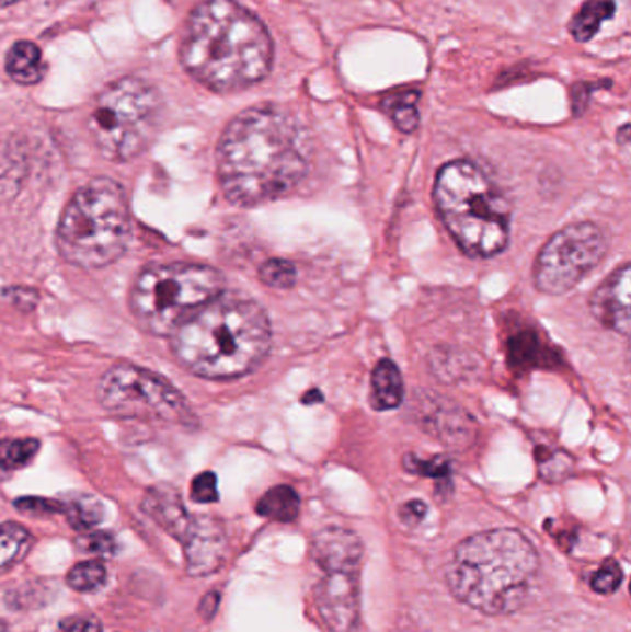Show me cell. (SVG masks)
<instances>
[{
    "mask_svg": "<svg viewBox=\"0 0 631 632\" xmlns=\"http://www.w3.org/2000/svg\"><path fill=\"white\" fill-rule=\"evenodd\" d=\"M0 632H8L7 627L2 625V623H0Z\"/></svg>",
    "mask_w": 631,
    "mask_h": 632,
    "instance_id": "obj_37",
    "label": "cell"
},
{
    "mask_svg": "<svg viewBox=\"0 0 631 632\" xmlns=\"http://www.w3.org/2000/svg\"><path fill=\"white\" fill-rule=\"evenodd\" d=\"M4 298L23 311H31L36 308L37 303L36 290L28 289V287H12V289L4 290Z\"/></svg>",
    "mask_w": 631,
    "mask_h": 632,
    "instance_id": "obj_31",
    "label": "cell"
},
{
    "mask_svg": "<svg viewBox=\"0 0 631 632\" xmlns=\"http://www.w3.org/2000/svg\"><path fill=\"white\" fill-rule=\"evenodd\" d=\"M80 550L88 551V553H96V555H114L117 550L115 538L110 532H88L85 537L78 540Z\"/></svg>",
    "mask_w": 631,
    "mask_h": 632,
    "instance_id": "obj_27",
    "label": "cell"
},
{
    "mask_svg": "<svg viewBox=\"0 0 631 632\" xmlns=\"http://www.w3.org/2000/svg\"><path fill=\"white\" fill-rule=\"evenodd\" d=\"M608 254V239L593 222L558 231L537 255L534 279L544 295H565L578 287Z\"/></svg>",
    "mask_w": 631,
    "mask_h": 632,
    "instance_id": "obj_10",
    "label": "cell"
},
{
    "mask_svg": "<svg viewBox=\"0 0 631 632\" xmlns=\"http://www.w3.org/2000/svg\"><path fill=\"white\" fill-rule=\"evenodd\" d=\"M130 239L125 191L110 177H95L74 193L61 215L56 246L61 257L84 271L112 265Z\"/></svg>",
    "mask_w": 631,
    "mask_h": 632,
    "instance_id": "obj_6",
    "label": "cell"
},
{
    "mask_svg": "<svg viewBox=\"0 0 631 632\" xmlns=\"http://www.w3.org/2000/svg\"><path fill=\"white\" fill-rule=\"evenodd\" d=\"M404 400V381L393 360L383 359L376 365L370 378V403L376 411L400 407Z\"/></svg>",
    "mask_w": 631,
    "mask_h": 632,
    "instance_id": "obj_16",
    "label": "cell"
},
{
    "mask_svg": "<svg viewBox=\"0 0 631 632\" xmlns=\"http://www.w3.org/2000/svg\"><path fill=\"white\" fill-rule=\"evenodd\" d=\"M144 510L152 520L165 529L171 537L176 540H184L185 532L190 529L191 520L187 510H185L182 497L173 486L158 485L150 489L145 494Z\"/></svg>",
    "mask_w": 631,
    "mask_h": 632,
    "instance_id": "obj_15",
    "label": "cell"
},
{
    "mask_svg": "<svg viewBox=\"0 0 631 632\" xmlns=\"http://www.w3.org/2000/svg\"><path fill=\"white\" fill-rule=\"evenodd\" d=\"M405 468L410 472L428 478L443 479L450 473V464L445 459H432V461H418L415 456L405 457Z\"/></svg>",
    "mask_w": 631,
    "mask_h": 632,
    "instance_id": "obj_29",
    "label": "cell"
},
{
    "mask_svg": "<svg viewBox=\"0 0 631 632\" xmlns=\"http://www.w3.org/2000/svg\"><path fill=\"white\" fill-rule=\"evenodd\" d=\"M31 532L23 526L8 521L0 526V567L8 566L18 561L24 551L31 545Z\"/></svg>",
    "mask_w": 631,
    "mask_h": 632,
    "instance_id": "obj_23",
    "label": "cell"
},
{
    "mask_svg": "<svg viewBox=\"0 0 631 632\" xmlns=\"http://www.w3.org/2000/svg\"><path fill=\"white\" fill-rule=\"evenodd\" d=\"M311 553L317 566L328 567H359L364 561V544L358 535L343 529V527H326L317 532L311 544Z\"/></svg>",
    "mask_w": 631,
    "mask_h": 632,
    "instance_id": "obj_14",
    "label": "cell"
},
{
    "mask_svg": "<svg viewBox=\"0 0 631 632\" xmlns=\"http://www.w3.org/2000/svg\"><path fill=\"white\" fill-rule=\"evenodd\" d=\"M622 579H624L622 566L613 559H608L590 577V588L601 596H611L619 590Z\"/></svg>",
    "mask_w": 631,
    "mask_h": 632,
    "instance_id": "obj_26",
    "label": "cell"
},
{
    "mask_svg": "<svg viewBox=\"0 0 631 632\" xmlns=\"http://www.w3.org/2000/svg\"><path fill=\"white\" fill-rule=\"evenodd\" d=\"M613 0H585L576 15L571 19L569 30L578 42L585 43L596 36L601 23L613 18Z\"/></svg>",
    "mask_w": 631,
    "mask_h": 632,
    "instance_id": "obj_18",
    "label": "cell"
},
{
    "mask_svg": "<svg viewBox=\"0 0 631 632\" xmlns=\"http://www.w3.org/2000/svg\"><path fill=\"white\" fill-rule=\"evenodd\" d=\"M273 56L265 24L238 0H203L191 12L180 43L185 71L219 93L262 82Z\"/></svg>",
    "mask_w": 631,
    "mask_h": 632,
    "instance_id": "obj_2",
    "label": "cell"
},
{
    "mask_svg": "<svg viewBox=\"0 0 631 632\" xmlns=\"http://www.w3.org/2000/svg\"><path fill=\"white\" fill-rule=\"evenodd\" d=\"M61 632H102L101 621L96 618H82V616H77V618H67V620L60 623Z\"/></svg>",
    "mask_w": 631,
    "mask_h": 632,
    "instance_id": "obj_32",
    "label": "cell"
},
{
    "mask_svg": "<svg viewBox=\"0 0 631 632\" xmlns=\"http://www.w3.org/2000/svg\"><path fill=\"white\" fill-rule=\"evenodd\" d=\"M256 510L257 515H262L263 518L289 524V521L297 520L298 513H300V497L291 486H274L257 502Z\"/></svg>",
    "mask_w": 631,
    "mask_h": 632,
    "instance_id": "obj_19",
    "label": "cell"
},
{
    "mask_svg": "<svg viewBox=\"0 0 631 632\" xmlns=\"http://www.w3.org/2000/svg\"><path fill=\"white\" fill-rule=\"evenodd\" d=\"M7 72L13 82L21 83V85H34V83L42 82L47 72L42 48L32 42L13 43L7 54Z\"/></svg>",
    "mask_w": 631,
    "mask_h": 632,
    "instance_id": "obj_17",
    "label": "cell"
},
{
    "mask_svg": "<svg viewBox=\"0 0 631 632\" xmlns=\"http://www.w3.org/2000/svg\"><path fill=\"white\" fill-rule=\"evenodd\" d=\"M219 271L197 263L150 266L131 290L134 319L152 335H173L182 322L222 295Z\"/></svg>",
    "mask_w": 631,
    "mask_h": 632,
    "instance_id": "obj_7",
    "label": "cell"
},
{
    "mask_svg": "<svg viewBox=\"0 0 631 632\" xmlns=\"http://www.w3.org/2000/svg\"><path fill=\"white\" fill-rule=\"evenodd\" d=\"M217 607H219V594L211 591V594L204 597L203 604H200V614H203L206 620H211Z\"/></svg>",
    "mask_w": 631,
    "mask_h": 632,
    "instance_id": "obj_34",
    "label": "cell"
},
{
    "mask_svg": "<svg viewBox=\"0 0 631 632\" xmlns=\"http://www.w3.org/2000/svg\"><path fill=\"white\" fill-rule=\"evenodd\" d=\"M191 497L197 503H215L219 499L217 491V478L215 473L204 472L193 479L191 483Z\"/></svg>",
    "mask_w": 631,
    "mask_h": 632,
    "instance_id": "obj_28",
    "label": "cell"
},
{
    "mask_svg": "<svg viewBox=\"0 0 631 632\" xmlns=\"http://www.w3.org/2000/svg\"><path fill=\"white\" fill-rule=\"evenodd\" d=\"M317 583V610L332 632H354L359 620V567H328Z\"/></svg>",
    "mask_w": 631,
    "mask_h": 632,
    "instance_id": "obj_11",
    "label": "cell"
},
{
    "mask_svg": "<svg viewBox=\"0 0 631 632\" xmlns=\"http://www.w3.org/2000/svg\"><path fill=\"white\" fill-rule=\"evenodd\" d=\"M15 2H21V0H0V8L12 7Z\"/></svg>",
    "mask_w": 631,
    "mask_h": 632,
    "instance_id": "obj_36",
    "label": "cell"
},
{
    "mask_svg": "<svg viewBox=\"0 0 631 632\" xmlns=\"http://www.w3.org/2000/svg\"><path fill=\"white\" fill-rule=\"evenodd\" d=\"M160 117V93L141 78H121L96 96L91 139L107 160L130 161L152 142Z\"/></svg>",
    "mask_w": 631,
    "mask_h": 632,
    "instance_id": "obj_8",
    "label": "cell"
},
{
    "mask_svg": "<svg viewBox=\"0 0 631 632\" xmlns=\"http://www.w3.org/2000/svg\"><path fill=\"white\" fill-rule=\"evenodd\" d=\"M107 572L101 561L80 562L67 575V585L77 591H95L106 585Z\"/></svg>",
    "mask_w": 631,
    "mask_h": 632,
    "instance_id": "obj_24",
    "label": "cell"
},
{
    "mask_svg": "<svg viewBox=\"0 0 631 632\" xmlns=\"http://www.w3.org/2000/svg\"><path fill=\"white\" fill-rule=\"evenodd\" d=\"M187 561V574L204 577L214 574L227 555V532L214 518H195L182 540Z\"/></svg>",
    "mask_w": 631,
    "mask_h": 632,
    "instance_id": "obj_12",
    "label": "cell"
},
{
    "mask_svg": "<svg viewBox=\"0 0 631 632\" xmlns=\"http://www.w3.org/2000/svg\"><path fill=\"white\" fill-rule=\"evenodd\" d=\"M273 343L267 311L251 298L217 296L173 331L182 367L200 378L232 379L252 372Z\"/></svg>",
    "mask_w": 631,
    "mask_h": 632,
    "instance_id": "obj_3",
    "label": "cell"
},
{
    "mask_svg": "<svg viewBox=\"0 0 631 632\" xmlns=\"http://www.w3.org/2000/svg\"><path fill=\"white\" fill-rule=\"evenodd\" d=\"M15 507H18L21 513H31V515L61 513V502L42 499V497H23V499L15 502Z\"/></svg>",
    "mask_w": 631,
    "mask_h": 632,
    "instance_id": "obj_30",
    "label": "cell"
},
{
    "mask_svg": "<svg viewBox=\"0 0 631 632\" xmlns=\"http://www.w3.org/2000/svg\"><path fill=\"white\" fill-rule=\"evenodd\" d=\"M435 204L459 249L493 257L506 249L512 206L487 174L471 161H450L435 180Z\"/></svg>",
    "mask_w": 631,
    "mask_h": 632,
    "instance_id": "obj_5",
    "label": "cell"
},
{
    "mask_svg": "<svg viewBox=\"0 0 631 632\" xmlns=\"http://www.w3.org/2000/svg\"><path fill=\"white\" fill-rule=\"evenodd\" d=\"M311 137L278 106L239 113L217 147V176L236 206H257L295 189L310 171Z\"/></svg>",
    "mask_w": 631,
    "mask_h": 632,
    "instance_id": "obj_1",
    "label": "cell"
},
{
    "mask_svg": "<svg viewBox=\"0 0 631 632\" xmlns=\"http://www.w3.org/2000/svg\"><path fill=\"white\" fill-rule=\"evenodd\" d=\"M590 313L604 328L620 335L630 333V265L609 274L590 296Z\"/></svg>",
    "mask_w": 631,
    "mask_h": 632,
    "instance_id": "obj_13",
    "label": "cell"
},
{
    "mask_svg": "<svg viewBox=\"0 0 631 632\" xmlns=\"http://www.w3.org/2000/svg\"><path fill=\"white\" fill-rule=\"evenodd\" d=\"M99 400L102 407L121 418L160 420L171 424H187L193 420L190 405L173 383L136 365L110 368L99 387Z\"/></svg>",
    "mask_w": 631,
    "mask_h": 632,
    "instance_id": "obj_9",
    "label": "cell"
},
{
    "mask_svg": "<svg viewBox=\"0 0 631 632\" xmlns=\"http://www.w3.org/2000/svg\"><path fill=\"white\" fill-rule=\"evenodd\" d=\"M61 513L77 531H91L101 524L104 518V508L95 497L72 496L67 502H61Z\"/></svg>",
    "mask_w": 631,
    "mask_h": 632,
    "instance_id": "obj_22",
    "label": "cell"
},
{
    "mask_svg": "<svg viewBox=\"0 0 631 632\" xmlns=\"http://www.w3.org/2000/svg\"><path fill=\"white\" fill-rule=\"evenodd\" d=\"M399 515L400 520L404 521L405 526H418L424 520V516H426V505L423 502H418V499H413V502H408L400 507Z\"/></svg>",
    "mask_w": 631,
    "mask_h": 632,
    "instance_id": "obj_33",
    "label": "cell"
},
{
    "mask_svg": "<svg viewBox=\"0 0 631 632\" xmlns=\"http://www.w3.org/2000/svg\"><path fill=\"white\" fill-rule=\"evenodd\" d=\"M297 276L291 261L268 260L260 266V279L273 289H291L297 284Z\"/></svg>",
    "mask_w": 631,
    "mask_h": 632,
    "instance_id": "obj_25",
    "label": "cell"
},
{
    "mask_svg": "<svg viewBox=\"0 0 631 632\" xmlns=\"http://www.w3.org/2000/svg\"><path fill=\"white\" fill-rule=\"evenodd\" d=\"M539 572V555L517 529H491L467 538L448 564V588L461 604L487 616L517 612Z\"/></svg>",
    "mask_w": 631,
    "mask_h": 632,
    "instance_id": "obj_4",
    "label": "cell"
},
{
    "mask_svg": "<svg viewBox=\"0 0 631 632\" xmlns=\"http://www.w3.org/2000/svg\"><path fill=\"white\" fill-rule=\"evenodd\" d=\"M417 101L418 91H399L386 96L381 101V106L391 115L400 131L411 134L417 130L418 126Z\"/></svg>",
    "mask_w": 631,
    "mask_h": 632,
    "instance_id": "obj_21",
    "label": "cell"
},
{
    "mask_svg": "<svg viewBox=\"0 0 631 632\" xmlns=\"http://www.w3.org/2000/svg\"><path fill=\"white\" fill-rule=\"evenodd\" d=\"M321 400H322V394L317 389L311 390V392H310V394H308V397L302 398V402H305L306 405H311V403H313V402H321Z\"/></svg>",
    "mask_w": 631,
    "mask_h": 632,
    "instance_id": "obj_35",
    "label": "cell"
},
{
    "mask_svg": "<svg viewBox=\"0 0 631 632\" xmlns=\"http://www.w3.org/2000/svg\"><path fill=\"white\" fill-rule=\"evenodd\" d=\"M39 443L34 438H8L0 443V478H8L28 467L37 456Z\"/></svg>",
    "mask_w": 631,
    "mask_h": 632,
    "instance_id": "obj_20",
    "label": "cell"
}]
</instances>
